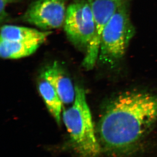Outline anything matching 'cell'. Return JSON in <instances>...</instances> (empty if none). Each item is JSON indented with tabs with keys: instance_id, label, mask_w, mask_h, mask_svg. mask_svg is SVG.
I'll return each mask as SVG.
<instances>
[{
	"instance_id": "4fadbf2b",
	"label": "cell",
	"mask_w": 157,
	"mask_h": 157,
	"mask_svg": "<svg viewBox=\"0 0 157 157\" xmlns=\"http://www.w3.org/2000/svg\"><path fill=\"white\" fill-rule=\"evenodd\" d=\"M8 1H14V0H8Z\"/></svg>"
},
{
	"instance_id": "6da1fadb",
	"label": "cell",
	"mask_w": 157,
	"mask_h": 157,
	"mask_svg": "<svg viewBox=\"0 0 157 157\" xmlns=\"http://www.w3.org/2000/svg\"><path fill=\"white\" fill-rule=\"evenodd\" d=\"M157 122V94L133 91L107 105L98 125L105 150L117 153L140 142Z\"/></svg>"
},
{
	"instance_id": "52a82bcc",
	"label": "cell",
	"mask_w": 157,
	"mask_h": 157,
	"mask_svg": "<svg viewBox=\"0 0 157 157\" xmlns=\"http://www.w3.org/2000/svg\"><path fill=\"white\" fill-rule=\"evenodd\" d=\"M41 78L48 82L54 88L64 104H72L75 98V86L66 74L59 63L55 62L47 67Z\"/></svg>"
},
{
	"instance_id": "ba28073f",
	"label": "cell",
	"mask_w": 157,
	"mask_h": 157,
	"mask_svg": "<svg viewBox=\"0 0 157 157\" xmlns=\"http://www.w3.org/2000/svg\"><path fill=\"white\" fill-rule=\"evenodd\" d=\"M52 33L40 31L35 29L17 26L4 25L1 30V40L17 42L40 41L44 42Z\"/></svg>"
},
{
	"instance_id": "277c9868",
	"label": "cell",
	"mask_w": 157,
	"mask_h": 157,
	"mask_svg": "<svg viewBox=\"0 0 157 157\" xmlns=\"http://www.w3.org/2000/svg\"><path fill=\"white\" fill-rule=\"evenodd\" d=\"M64 26L73 44L86 50L95 29L93 14L87 0H78L68 6Z\"/></svg>"
},
{
	"instance_id": "8fae6325",
	"label": "cell",
	"mask_w": 157,
	"mask_h": 157,
	"mask_svg": "<svg viewBox=\"0 0 157 157\" xmlns=\"http://www.w3.org/2000/svg\"><path fill=\"white\" fill-rule=\"evenodd\" d=\"M8 2V0H0V17L1 21L6 17V7Z\"/></svg>"
},
{
	"instance_id": "7a4b0ae2",
	"label": "cell",
	"mask_w": 157,
	"mask_h": 157,
	"mask_svg": "<svg viewBox=\"0 0 157 157\" xmlns=\"http://www.w3.org/2000/svg\"><path fill=\"white\" fill-rule=\"evenodd\" d=\"M72 105L63 113V120L74 148L81 157H96L100 151L85 89L75 86Z\"/></svg>"
},
{
	"instance_id": "7c38bea8",
	"label": "cell",
	"mask_w": 157,
	"mask_h": 157,
	"mask_svg": "<svg viewBox=\"0 0 157 157\" xmlns=\"http://www.w3.org/2000/svg\"><path fill=\"white\" fill-rule=\"evenodd\" d=\"M116 1H124V0H116Z\"/></svg>"
},
{
	"instance_id": "5b68a950",
	"label": "cell",
	"mask_w": 157,
	"mask_h": 157,
	"mask_svg": "<svg viewBox=\"0 0 157 157\" xmlns=\"http://www.w3.org/2000/svg\"><path fill=\"white\" fill-rule=\"evenodd\" d=\"M95 20L94 33L86 50L82 65L87 70L93 68L98 59L101 36L105 26L123 1L116 0H87Z\"/></svg>"
},
{
	"instance_id": "8992f818",
	"label": "cell",
	"mask_w": 157,
	"mask_h": 157,
	"mask_svg": "<svg viewBox=\"0 0 157 157\" xmlns=\"http://www.w3.org/2000/svg\"><path fill=\"white\" fill-rule=\"evenodd\" d=\"M66 11L65 0H37L25 12L24 20L43 30L59 28L64 25Z\"/></svg>"
},
{
	"instance_id": "30bf717a",
	"label": "cell",
	"mask_w": 157,
	"mask_h": 157,
	"mask_svg": "<svg viewBox=\"0 0 157 157\" xmlns=\"http://www.w3.org/2000/svg\"><path fill=\"white\" fill-rule=\"evenodd\" d=\"M38 89L48 110L59 124L63 103L59 95L52 85L42 78L39 82Z\"/></svg>"
},
{
	"instance_id": "3957f363",
	"label": "cell",
	"mask_w": 157,
	"mask_h": 157,
	"mask_svg": "<svg viewBox=\"0 0 157 157\" xmlns=\"http://www.w3.org/2000/svg\"><path fill=\"white\" fill-rule=\"evenodd\" d=\"M134 33L127 9L122 5L103 31L98 57L100 62L110 66L117 63L126 53Z\"/></svg>"
},
{
	"instance_id": "9c48e42d",
	"label": "cell",
	"mask_w": 157,
	"mask_h": 157,
	"mask_svg": "<svg viewBox=\"0 0 157 157\" xmlns=\"http://www.w3.org/2000/svg\"><path fill=\"white\" fill-rule=\"evenodd\" d=\"M43 42L0 40V56L7 59H17L34 53Z\"/></svg>"
}]
</instances>
